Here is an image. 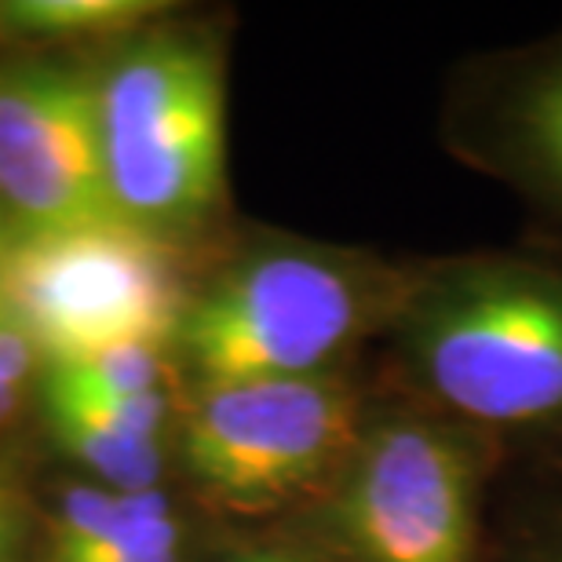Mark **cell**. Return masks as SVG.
I'll list each match as a JSON object with an SVG mask.
<instances>
[{
    "label": "cell",
    "instance_id": "30bf717a",
    "mask_svg": "<svg viewBox=\"0 0 562 562\" xmlns=\"http://www.w3.org/2000/svg\"><path fill=\"white\" fill-rule=\"evenodd\" d=\"M161 11H172V4H157V0H4L0 30L22 41L136 37Z\"/></svg>",
    "mask_w": 562,
    "mask_h": 562
},
{
    "label": "cell",
    "instance_id": "8fae6325",
    "mask_svg": "<svg viewBox=\"0 0 562 562\" xmlns=\"http://www.w3.org/2000/svg\"><path fill=\"white\" fill-rule=\"evenodd\" d=\"M187 526L161 490L146 497L143 508L117 530L77 548L48 552V562H183Z\"/></svg>",
    "mask_w": 562,
    "mask_h": 562
},
{
    "label": "cell",
    "instance_id": "2e32d148",
    "mask_svg": "<svg viewBox=\"0 0 562 562\" xmlns=\"http://www.w3.org/2000/svg\"><path fill=\"white\" fill-rule=\"evenodd\" d=\"M227 562H322L307 552H289V548H256V552H241Z\"/></svg>",
    "mask_w": 562,
    "mask_h": 562
},
{
    "label": "cell",
    "instance_id": "e0dca14e",
    "mask_svg": "<svg viewBox=\"0 0 562 562\" xmlns=\"http://www.w3.org/2000/svg\"><path fill=\"white\" fill-rule=\"evenodd\" d=\"M19 391H8V387H0V427H4L8 420H11V413H15V406H19Z\"/></svg>",
    "mask_w": 562,
    "mask_h": 562
},
{
    "label": "cell",
    "instance_id": "9a60e30c",
    "mask_svg": "<svg viewBox=\"0 0 562 562\" xmlns=\"http://www.w3.org/2000/svg\"><path fill=\"white\" fill-rule=\"evenodd\" d=\"M22 544V508L11 486L0 479V562H15Z\"/></svg>",
    "mask_w": 562,
    "mask_h": 562
},
{
    "label": "cell",
    "instance_id": "277c9868",
    "mask_svg": "<svg viewBox=\"0 0 562 562\" xmlns=\"http://www.w3.org/2000/svg\"><path fill=\"white\" fill-rule=\"evenodd\" d=\"M501 449L402 398L369 409L362 442L318 508L329 562H493L486 486Z\"/></svg>",
    "mask_w": 562,
    "mask_h": 562
},
{
    "label": "cell",
    "instance_id": "ba28073f",
    "mask_svg": "<svg viewBox=\"0 0 562 562\" xmlns=\"http://www.w3.org/2000/svg\"><path fill=\"white\" fill-rule=\"evenodd\" d=\"M471 157L562 220V41L482 77Z\"/></svg>",
    "mask_w": 562,
    "mask_h": 562
},
{
    "label": "cell",
    "instance_id": "9c48e42d",
    "mask_svg": "<svg viewBox=\"0 0 562 562\" xmlns=\"http://www.w3.org/2000/svg\"><path fill=\"white\" fill-rule=\"evenodd\" d=\"M44 417H48V431L59 442L66 457L88 468L103 482L106 490L117 493H143L161 490L157 482L165 475V442H150V438H136L121 431L117 424L103 420L99 413L77 406V402L55 395V391L41 387Z\"/></svg>",
    "mask_w": 562,
    "mask_h": 562
},
{
    "label": "cell",
    "instance_id": "4fadbf2b",
    "mask_svg": "<svg viewBox=\"0 0 562 562\" xmlns=\"http://www.w3.org/2000/svg\"><path fill=\"white\" fill-rule=\"evenodd\" d=\"M497 562H562V501H530L512 512Z\"/></svg>",
    "mask_w": 562,
    "mask_h": 562
},
{
    "label": "cell",
    "instance_id": "6da1fadb",
    "mask_svg": "<svg viewBox=\"0 0 562 562\" xmlns=\"http://www.w3.org/2000/svg\"><path fill=\"white\" fill-rule=\"evenodd\" d=\"M402 395L490 446L562 460V263L479 252L413 263L391 322Z\"/></svg>",
    "mask_w": 562,
    "mask_h": 562
},
{
    "label": "cell",
    "instance_id": "52a82bcc",
    "mask_svg": "<svg viewBox=\"0 0 562 562\" xmlns=\"http://www.w3.org/2000/svg\"><path fill=\"white\" fill-rule=\"evenodd\" d=\"M0 205L30 231L121 216L106 183L99 77L52 59L0 66Z\"/></svg>",
    "mask_w": 562,
    "mask_h": 562
},
{
    "label": "cell",
    "instance_id": "8992f818",
    "mask_svg": "<svg viewBox=\"0 0 562 562\" xmlns=\"http://www.w3.org/2000/svg\"><path fill=\"white\" fill-rule=\"evenodd\" d=\"M187 303L176 241L121 216L55 231L15 227L0 241V307L44 366L121 344L172 351Z\"/></svg>",
    "mask_w": 562,
    "mask_h": 562
},
{
    "label": "cell",
    "instance_id": "7a4b0ae2",
    "mask_svg": "<svg viewBox=\"0 0 562 562\" xmlns=\"http://www.w3.org/2000/svg\"><path fill=\"white\" fill-rule=\"evenodd\" d=\"M413 267L333 245L278 241L238 256L190 292L172 355L198 387L325 376L406 300Z\"/></svg>",
    "mask_w": 562,
    "mask_h": 562
},
{
    "label": "cell",
    "instance_id": "5bb4252c",
    "mask_svg": "<svg viewBox=\"0 0 562 562\" xmlns=\"http://www.w3.org/2000/svg\"><path fill=\"white\" fill-rule=\"evenodd\" d=\"M41 351L33 347V340L22 333V325L11 318V314L0 307V387L19 391L26 387V380L37 373Z\"/></svg>",
    "mask_w": 562,
    "mask_h": 562
},
{
    "label": "cell",
    "instance_id": "3957f363",
    "mask_svg": "<svg viewBox=\"0 0 562 562\" xmlns=\"http://www.w3.org/2000/svg\"><path fill=\"white\" fill-rule=\"evenodd\" d=\"M223 48L201 30L136 37L99 77L106 183L128 223L172 238L227 194Z\"/></svg>",
    "mask_w": 562,
    "mask_h": 562
},
{
    "label": "cell",
    "instance_id": "ac0fdd59",
    "mask_svg": "<svg viewBox=\"0 0 562 562\" xmlns=\"http://www.w3.org/2000/svg\"><path fill=\"white\" fill-rule=\"evenodd\" d=\"M0 241H4V231H0Z\"/></svg>",
    "mask_w": 562,
    "mask_h": 562
},
{
    "label": "cell",
    "instance_id": "5b68a950",
    "mask_svg": "<svg viewBox=\"0 0 562 562\" xmlns=\"http://www.w3.org/2000/svg\"><path fill=\"white\" fill-rule=\"evenodd\" d=\"M369 420L344 373L198 387L179 409L176 453L198 497L234 519L318 508Z\"/></svg>",
    "mask_w": 562,
    "mask_h": 562
},
{
    "label": "cell",
    "instance_id": "7c38bea8",
    "mask_svg": "<svg viewBox=\"0 0 562 562\" xmlns=\"http://www.w3.org/2000/svg\"><path fill=\"white\" fill-rule=\"evenodd\" d=\"M176 369V355L168 347L121 344L74 362L44 366V373L95 395H150V391H172Z\"/></svg>",
    "mask_w": 562,
    "mask_h": 562
}]
</instances>
